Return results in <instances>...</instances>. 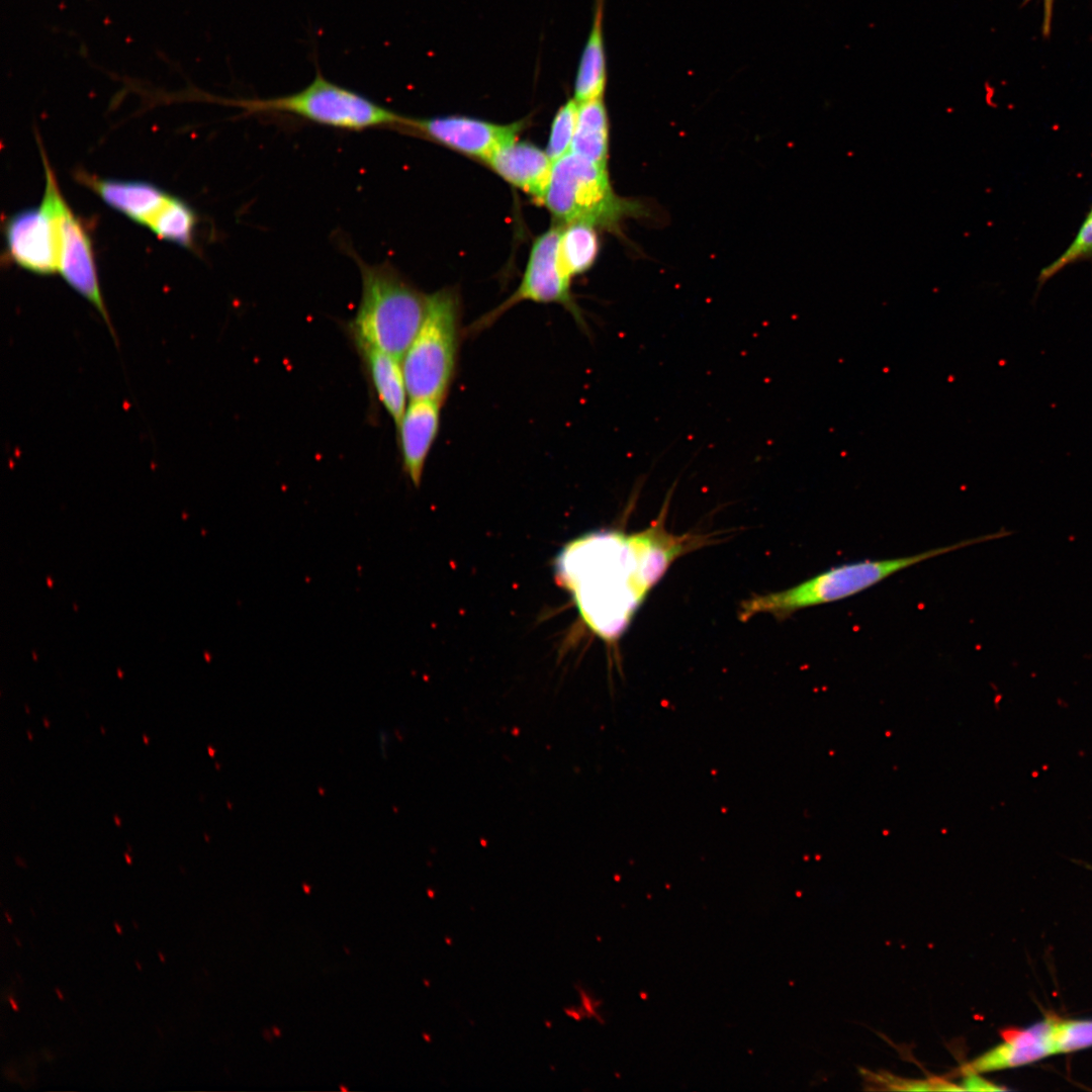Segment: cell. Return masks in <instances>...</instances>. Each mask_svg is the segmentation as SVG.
<instances>
[{
  "label": "cell",
  "mask_w": 1092,
  "mask_h": 1092,
  "mask_svg": "<svg viewBox=\"0 0 1092 1092\" xmlns=\"http://www.w3.org/2000/svg\"><path fill=\"white\" fill-rule=\"evenodd\" d=\"M555 573L572 594L583 621L609 641L622 635L654 586L635 533L579 537L559 553Z\"/></svg>",
  "instance_id": "obj_1"
},
{
  "label": "cell",
  "mask_w": 1092,
  "mask_h": 1092,
  "mask_svg": "<svg viewBox=\"0 0 1092 1092\" xmlns=\"http://www.w3.org/2000/svg\"><path fill=\"white\" fill-rule=\"evenodd\" d=\"M361 276V297L348 325L354 344H363L398 359L419 332L429 294L408 282L389 262L368 264L354 255Z\"/></svg>",
  "instance_id": "obj_2"
},
{
  "label": "cell",
  "mask_w": 1092,
  "mask_h": 1092,
  "mask_svg": "<svg viewBox=\"0 0 1092 1092\" xmlns=\"http://www.w3.org/2000/svg\"><path fill=\"white\" fill-rule=\"evenodd\" d=\"M1002 535L999 531L910 556L837 565L793 587L743 601L738 616L742 622L757 614H768L778 620H785L799 610L850 598L922 561L973 544L998 539Z\"/></svg>",
  "instance_id": "obj_3"
},
{
  "label": "cell",
  "mask_w": 1092,
  "mask_h": 1092,
  "mask_svg": "<svg viewBox=\"0 0 1092 1092\" xmlns=\"http://www.w3.org/2000/svg\"><path fill=\"white\" fill-rule=\"evenodd\" d=\"M461 335L459 293L446 287L429 294L424 322L402 359L410 399L445 401L457 370Z\"/></svg>",
  "instance_id": "obj_4"
},
{
  "label": "cell",
  "mask_w": 1092,
  "mask_h": 1092,
  "mask_svg": "<svg viewBox=\"0 0 1092 1092\" xmlns=\"http://www.w3.org/2000/svg\"><path fill=\"white\" fill-rule=\"evenodd\" d=\"M223 102L250 115L284 113L345 130L399 128L405 118L367 96L329 80L320 71L308 85L288 95Z\"/></svg>",
  "instance_id": "obj_5"
},
{
  "label": "cell",
  "mask_w": 1092,
  "mask_h": 1092,
  "mask_svg": "<svg viewBox=\"0 0 1092 1092\" xmlns=\"http://www.w3.org/2000/svg\"><path fill=\"white\" fill-rule=\"evenodd\" d=\"M541 202L564 224L578 221L615 228L622 218L640 210L638 203L615 194L607 168L572 153L553 162Z\"/></svg>",
  "instance_id": "obj_6"
},
{
  "label": "cell",
  "mask_w": 1092,
  "mask_h": 1092,
  "mask_svg": "<svg viewBox=\"0 0 1092 1092\" xmlns=\"http://www.w3.org/2000/svg\"><path fill=\"white\" fill-rule=\"evenodd\" d=\"M560 234L561 228L553 226L534 240L518 288L504 302L471 324L466 333L476 336L491 327L506 311L522 301L559 304L572 315L581 329H587L583 313L570 289L571 278L565 274L560 265L558 254Z\"/></svg>",
  "instance_id": "obj_7"
},
{
  "label": "cell",
  "mask_w": 1092,
  "mask_h": 1092,
  "mask_svg": "<svg viewBox=\"0 0 1092 1092\" xmlns=\"http://www.w3.org/2000/svg\"><path fill=\"white\" fill-rule=\"evenodd\" d=\"M41 157L46 173V187L42 197L51 203L58 221V271L75 291L95 306L111 334L114 335L101 295L90 237L81 220L72 212L64 199L43 151Z\"/></svg>",
  "instance_id": "obj_8"
},
{
  "label": "cell",
  "mask_w": 1092,
  "mask_h": 1092,
  "mask_svg": "<svg viewBox=\"0 0 1092 1092\" xmlns=\"http://www.w3.org/2000/svg\"><path fill=\"white\" fill-rule=\"evenodd\" d=\"M526 122L499 124L462 115L405 117L400 128L486 162L496 150L516 140Z\"/></svg>",
  "instance_id": "obj_9"
},
{
  "label": "cell",
  "mask_w": 1092,
  "mask_h": 1092,
  "mask_svg": "<svg viewBox=\"0 0 1092 1092\" xmlns=\"http://www.w3.org/2000/svg\"><path fill=\"white\" fill-rule=\"evenodd\" d=\"M7 252L19 267L38 275L59 270V234L56 213L42 197L38 207L11 215L4 229Z\"/></svg>",
  "instance_id": "obj_10"
},
{
  "label": "cell",
  "mask_w": 1092,
  "mask_h": 1092,
  "mask_svg": "<svg viewBox=\"0 0 1092 1092\" xmlns=\"http://www.w3.org/2000/svg\"><path fill=\"white\" fill-rule=\"evenodd\" d=\"M443 403L428 398L411 399L396 426L402 468L416 487L421 484L425 464L439 434Z\"/></svg>",
  "instance_id": "obj_11"
},
{
  "label": "cell",
  "mask_w": 1092,
  "mask_h": 1092,
  "mask_svg": "<svg viewBox=\"0 0 1092 1092\" xmlns=\"http://www.w3.org/2000/svg\"><path fill=\"white\" fill-rule=\"evenodd\" d=\"M1053 1016L1023 1029H1005L1002 1042L980 1055L963 1070L992 1072L1023 1066L1054 1054Z\"/></svg>",
  "instance_id": "obj_12"
},
{
  "label": "cell",
  "mask_w": 1092,
  "mask_h": 1092,
  "mask_svg": "<svg viewBox=\"0 0 1092 1092\" xmlns=\"http://www.w3.org/2000/svg\"><path fill=\"white\" fill-rule=\"evenodd\" d=\"M485 163L511 185L542 201L553 166L546 151L516 139L496 150Z\"/></svg>",
  "instance_id": "obj_13"
},
{
  "label": "cell",
  "mask_w": 1092,
  "mask_h": 1092,
  "mask_svg": "<svg viewBox=\"0 0 1092 1092\" xmlns=\"http://www.w3.org/2000/svg\"><path fill=\"white\" fill-rule=\"evenodd\" d=\"M79 178L107 205L145 226L171 196L145 181L104 179L83 173Z\"/></svg>",
  "instance_id": "obj_14"
},
{
  "label": "cell",
  "mask_w": 1092,
  "mask_h": 1092,
  "mask_svg": "<svg viewBox=\"0 0 1092 1092\" xmlns=\"http://www.w3.org/2000/svg\"><path fill=\"white\" fill-rule=\"evenodd\" d=\"M373 392L394 422H400L408 396L400 359L379 349L354 344Z\"/></svg>",
  "instance_id": "obj_15"
},
{
  "label": "cell",
  "mask_w": 1092,
  "mask_h": 1092,
  "mask_svg": "<svg viewBox=\"0 0 1092 1092\" xmlns=\"http://www.w3.org/2000/svg\"><path fill=\"white\" fill-rule=\"evenodd\" d=\"M604 0H596L593 25L583 47L574 80L577 103L602 98L607 83V60L603 36Z\"/></svg>",
  "instance_id": "obj_16"
},
{
  "label": "cell",
  "mask_w": 1092,
  "mask_h": 1092,
  "mask_svg": "<svg viewBox=\"0 0 1092 1092\" xmlns=\"http://www.w3.org/2000/svg\"><path fill=\"white\" fill-rule=\"evenodd\" d=\"M608 147V114L602 98L578 103L570 153L607 168Z\"/></svg>",
  "instance_id": "obj_17"
},
{
  "label": "cell",
  "mask_w": 1092,
  "mask_h": 1092,
  "mask_svg": "<svg viewBox=\"0 0 1092 1092\" xmlns=\"http://www.w3.org/2000/svg\"><path fill=\"white\" fill-rule=\"evenodd\" d=\"M596 226L585 222L565 223L559 239V261L568 277L587 271L599 254Z\"/></svg>",
  "instance_id": "obj_18"
},
{
  "label": "cell",
  "mask_w": 1092,
  "mask_h": 1092,
  "mask_svg": "<svg viewBox=\"0 0 1092 1092\" xmlns=\"http://www.w3.org/2000/svg\"><path fill=\"white\" fill-rule=\"evenodd\" d=\"M196 220L194 210L185 201L171 195L147 228L160 239L191 248Z\"/></svg>",
  "instance_id": "obj_19"
},
{
  "label": "cell",
  "mask_w": 1092,
  "mask_h": 1092,
  "mask_svg": "<svg viewBox=\"0 0 1092 1092\" xmlns=\"http://www.w3.org/2000/svg\"><path fill=\"white\" fill-rule=\"evenodd\" d=\"M1092 259V206L1081 223L1069 247L1051 264L1044 266L1036 278L1035 298L1043 285L1069 265Z\"/></svg>",
  "instance_id": "obj_20"
},
{
  "label": "cell",
  "mask_w": 1092,
  "mask_h": 1092,
  "mask_svg": "<svg viewBox=\"0 0 1092 1092\" xmlns=\"http://www.w3.org/2000/svg\"><path fill=\"white\" fill-rule=\"evenodd\" d=\"M578 103L569 99L557 110L550 127L546 153L552 162L570 153L577 120Z\"/></svg>",
  "instance_id": "obj_21"
},
{
  "label": "cell",
  "mask_w": 1092,
  "mask_h": 1092,
  "mask_svg": "<svg viewBox=\"0 0 1092 1092\" xmlns=\"http://www.w3.org/2000/svg\"><path fill=\"white\" fill-rule=\"evenodd\" d=\"M1052 1045L1054 1054L1092 1046V1020L1053 1017Z\"/></svg>",
  "instance_id": "obj_22"
},
{
  "label": "cell",
  "mask_w": 1092,
  "mask_h": 1092,
  "mask_svg": "<svg viewBox=\"0 0 1092 1092\" xmlns=\"http://www.w3.org/2000/svg\"><path fill=\"white\" fill-rule=\"evenodd\" d=\"M872 1078L876 1080L877 1084L886 1085L887 1089L892 1090H963L961 1085H956L940 1078H931L926 1080H910L898 1078L889 1074H875L872 1076Z\"/></svg>",
  "instance_id": "obj_23"
},
{
  "label": "cell",
  "mask_w": 1092,
  "mask_h": 1092,
  "mask_svg": "<svg viewBox=\"0 0 1092 1092\" xmlns=\"http://www.w3.org/2000/svg\"><path fill=\"white\" fill-rule=\"evenodd\" d=\"M963 1071H964L965 1077L963 1079V1082H962L961 1086H962L963 1090H965V1091H967V1090H971V1091H1000V1090L1005 1089V1088H1003L1001 1086H997L994 1083L988 1081L987 1079L981 1077L979 1075V1073H977V1072L967 1071V1070H963Z\"/></svg>",
  "instance_id": "obj_24"
},
{
  "label": "cell",
  "mask_w": 1092,
  "mask_h": 1092,
  "mask_svg": "<svg viewBox=\"0 0 1092 1092\" xmlns=\"http://www.w3.org/2000/svg\"><path fill=\"white\" fill-rule=\"evenodd\" d=\"M1053 5L1054 0H1043V21L1042 32L1043 35H1049L1051 31V23L1053 18Z\"/></svg>",
  "instance_id": "obj_25"
},
{
  "label": "cell",
  "mask_w": 1092,
  "mask_h": 1092,
  "mask_svg": "<svg viewBox=\"0 0 1092 1092\" xmlns=\"http://www.w3.org/2000/svg\"><path fill=\"white\" fill-rule=\"evenodd\" d=\"M8 1000H9V1002H10V1005H11V1007L13 1008V1010H15V1011H18V1010H19V1007H18V1004H17V1002H16V1001H15V1000H14V999H13L12 997H9V999H8Z\"/></svg>",
  "instance_id": "obj_26"
},
{
  "label": "cell",
  "mask_w": 1092,
  "mask_h": 1092,
  "mask_svg": "<svg viewBox=\"0 0 1092 1092\" xmlns=\"http://www.w3.org/2000/svg\"><path fill=\"white\" fill-rule=\"evenodd\" d=\"M15 861H16V863H17L18 866H20V867H22V868H26V863H25V861H24V860H22V859H21V858H20L19 856H15Z\"/></svg>",
  "instance_id": "obj_27"
},
{
  "label": "cell",
  "mask_w": 1092,
  "mask_h": 1092,
  "mask_svg": "<svg viewBox=\"0 0 1092 1092\" xmlns=\"http://www.w3.org/2000/svg\"><path fill=\"white\" fill-rule=\"evenodd\" d=\"M114 928L118 934H122V927L116 921L113 922Z\"/></svg>",
  "instance_id": "obj_28"
},
{
  "label": "cell",
  "mask_w": 1092,
  "mask_h": 1092,
  "mask_svg": "<svg viewBox=\"0 0 1092 1092\" xmlns=\"http://www.w3.org/2000/svg\"><path fill=\"white\" fill-rule=\"evenodd\" d=\"M113 820H114L116 826H118V827L121 826V821H120V819L118 818V816L116 814L113 815Z\"/></svg>",
  "instance_id": "obj_29"
},
{
  "label": "cell",
  "mask_w": 1092,
  "mask_h": 1092,
  "mask_svg": "<svg viewBox=\"0 0 1092 1092\" xmlns=\"http://www.w3.org/2000/svg\"><path fill=\"white\" fill-rule=\"evenodd\" d=\"M123 855H124V858H125L126 862L130 866L132 863L131 856L128 853H124Z\"/></svg>",
  "instance_id": "obj_30"
},
{
  "label": "cell",
  "mask_w": 1092,
  "mask_h": 1092,
  "mask_svg": "<svg viewBox=\"0 0 1092 1092\" xmlns=\"http://www.w3.org/2000/svg\"><path fill=\"white\" fill-rule=\"evenodd\" d=\"M55 992L57 993L59 999L64 1000L65 997L63 996V993L60 991L59 988L56 987Z\"/></svg>",
  "instance_id": "obj_31"
},
{
  "label": "cell",
  "mask_w": 1092,
  "mask_h": 1092,
  "mask_svg": "<svg viewBox=\"0 0 1092 1092\" xmlns=\"http://www.w3.org/2000/svg\"><path fill=\"white\" fill-rule=\"evenodd\" d=\"M158 956H159V958H160V961H161L162 963H165V962H166V959H165V956H164V953H162L161 951H158Z\"/></svg>",
  "instance_id": "obj_32"
},
{
  "label": "cell",
  "mask_w": 1092,
  "mask_h": 1092,
  "mask_svg": "<svg viewBox=\"0 0 1092 1092\" xmlns=\"http://www.w3.org/2000/svg\"><path fill=\"white\" fill-rule=\"evenodd\" d=\"M42 722H43V725H44V727H46V728H49V727H50L51 723H50V721H49V720H48L47 718H43V719H42Z\"/></svg>",
  "instance_id": "obj_33"
},
{
  "label": "cell",
  "mask_w": 1092,
  "mask_h": 1092,
  "mask_svg": "<svg viewBox=\"0 0 1092 1092\" xmlns=\"http://www.w3.org/2000/svg\"><path fill=\"white\" fill-rule=\"evenodd\" d=\"M4 914H5V917H6L7 921H8V922H9V923L11 924V923H12V919H11V917L9 916L8 912H5Z\"/></svg>",
  "instance_id": "obj_34"
},
{
  "label": "cell",
  "mask_w": 1092,
  "mask_h": 1092,
  "mask_svg": "<svg viewBox=\"0 0 1092 1092\" xmlns=\"http://www.w3.org/2000/svg\"><path fill=\"white\" fill-rule=\"evenodd\" d=\"M143 739L146 744H149V737L146 734L143 735Z\"/></svg>",
  "instance_id": "obj_35"
},
{
  "label": "cell",
  "mask_w": 1092,
  "mask_h": 1092,
  "mask_svg": "<svg viewBox=\"0 0 1092 1092\" xmlns=\"http://www.w3.org/2000/svg\"><path fill=\"white\" fill-rule=\"evenodd\" d=\"M26 733H27V737H28V739H29V740H32V739H33V736H32V734L30 733V731H29V730H27V731H26Z\"/></svg>",
  "instance_id": "obj_36"
},
{
  "label": "cell",
  "mask_w": 1092,
  "mask_h": 1092,
  "mask_svg": "<svg viewBox=\"0 0 1092 1092\" xmlns=\"http://www.w3.org/2000/svg\"><path fill=\"white\" fill-rule=\"evenodd\" d=\"M135 966L139 968L140 971H142V966L140 965V962L135 961Z\"/></svg>",
  "instance_id": "obj_37"
},
{
  "label": "cell",
  "mask_w": 1092,
  "mask_h": 1092,
  "mask_svg": "<svg viewBox=\"0 0 1092 1092\" xmlns=\"http://www.w3.org/2000/svg\"><path fill=\"white\" fill-rule=\"evenodd\" d=\"M100 730H101L102 734H105V730H104L103 726L100 727Z\"/></svg>",
  "instance_id": "obj_38"
},
{
  "label": "cell",
  "mask_w": 1092,
  "mask_h": 1092,
  "mask_svg": "<svg viewBox=\"0 0 1092 1092\" xmlns=\"http://www.w3.org/2000/svg\"><path fill=\"white\" fill-rule=\"evenodd\" d=\"M25 711H26L27 714H29V709H28V707L26 705H25Z\"/></svg>",
  "instance_id": "obj_39"
},
{
  "label": "cell",
  "mask_w": 1092,
  "mask_h": 1092,
  "mask_svg": "<svg viewBox=\"0 0 1092 1092\" xmlns=\"http://www.w3.org/2000/svg\"><path fill=\"white\" fill-rule=\"evenodd\" d=\"M119 677H122V671L118 670Z\"/></svg>",
  "instance_id": "obj_40"
},
{
  "label": "cell",
  "mask_w": 1092,
  "mask_h": 1092,
  "mask_svg": "<svg viewBox=\"0 0 1092 1092\" xmlns=\"http://www.w3.org/2000/svg\"><path fill=\"white\" fill-rule=\"evenodd\" d=\"M15 941L18 943L19 946L21 945V943L18 941L17 937H15Z\"/></svg>",
  "instance_id": "obj_41"
}]
</instances>
